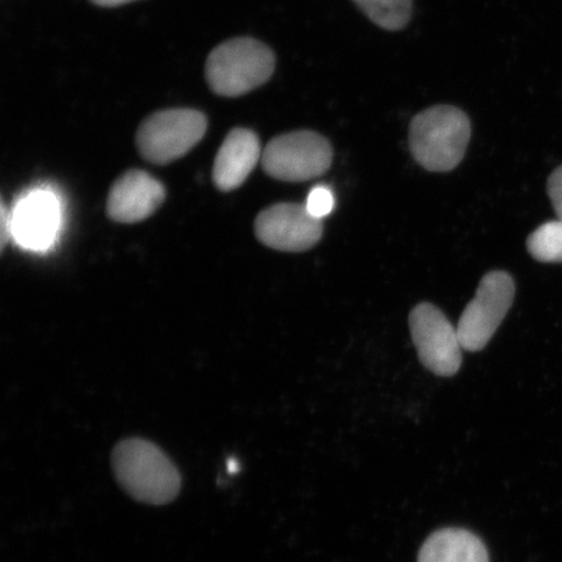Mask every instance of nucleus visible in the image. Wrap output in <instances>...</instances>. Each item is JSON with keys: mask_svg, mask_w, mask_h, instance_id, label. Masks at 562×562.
<instances>
[{"mask_svg": "<svg viewBox=\"0 0 562 562\" xmlns=\"http://www.w3.org/2000/svg\"><path fill=\"white\" fill-rule=\"evenodd\" d=\"M255 231L259 241L280 251H305L319 243L323 224L299 203H278L257 216Z\"/></svg>", "mask_w": 562, "mask_h": 562, "instance_id": "6e6552de", "label": "nucleus"}, {"mask_svg": "<svg viewBox=\"0 0 562 562\" xmlns=\"http://www.w3.org/2000/svg\"><path fill=\"white\" fill-rule=\"evenodd\" d=\"M470 136L472 125L465 112L453 105H434L413 119L411 151L425 170L449 172L465 157Z\"/></svg>", "mask_w": 562, "mask_h": 562, "instance_id": "f03ea898", "label": "nucleus"}, {"mask_svg": "<svg viewBox=\"0 0 562 562\" xmlns=\"http://www.w3.org/2000/svg\"><path fill=\"white\" fill-rule=\"evenodd\" d=\"M515 294V281L507 272H490L482 279L457 327L463 350L480 351L487 346L507 316Z\"/></svg>", "mask_w": 562, "mask_h": 562, "instance_id": "423d86ee", "label": "nucleus"}, {"mask_svg": "<svg viewBox=\"0 0 562 562\" xmlns=\"http://www.w3.org/2000/svg\"><path fill=\"white\" fill-rule=\"evenodd\" d=\"M207 131L202 112L191 109L158 111L139 125L136 143L140 156L154 165L184 157Z\"/></svg>", "mask_w": 562, "mask_h": 562, "instance_id": "20e7f679", "label": "nucleus"}, {"mask_svg": "<svg viewBox=\"0 0 562 562\" xmlns=\"http://www.w3.org/2000/svg\"><path fill=\"white\" fill-rule=\"evenodd\" d=\"M261 159V145L255 132L245 128L231 131L214 161L216 188L222 192L240 188Z\"/></svg>", "mask_w": 562, "mask_h": 562, "instance_id": "9b49d317", "label": "nucleus"}, {"mask_svg": "<svg viewBox=\"0 0 562 562\" xmlns=\"http://www.w3.org/2000/svg\"><path fill=\"white\" fill-rule=\"evenodd\" d=\"M11 217L12 237L20 245L27 249H46L59 228V203L50 192H34L19 202Z\"/></svg>", "mask_w": 562, "mask_h": 562, "instance_id": "9d476101", "label": "nucleus"}, {"mask_svg": "<svg viewBox=\"0 0 562 562\" xmlns=\"http://www.w3.org/2000/svg\"><path fill=\"white\" fill-rule=\"evenodd\" d=\"M97 5L101 7H117L133 2V0H91Z\"/></svg>", "mask_w": 562, "mask_h": 562, "instance_id": "a211bd4d", "label": "nucleus"}, {"mask_svg": "<svg viewBox=\"0 0 562 562\" xmlns=\"http://www.w3.org/2000/svg\"><path fill=\"white\" fill-rule=\"evenodd\" d=\"M409 326L414 346L424 367L439 376H453L462 363L459 333L438 307L420 304L413 308Z\"/></svg>", "mask_w": 562, "mask_h": 562, "instance_id": "0eeeda50", "label": "nucleus"}, {"mask_svg": "<svg viewBox=\"0 0 562 562\" xmlns=\"http://www.w3.org/2000/svg\"><path fill=\"white\" fill-rule=\"evenodd\" d=\"M237 469H238L237 463L235 461L231 460L229 463H228V472L229 473H235V472H237Z\"/></svg>", "mask_w": 562, "mask_h": 562, "instance_id": "6ab92c4d", "label": "nucleus"}, {"mask_svg": "<svg viewBox=\"0 0 562 562\" xmlns=\"http://www.w3.org/2000/svg\"><path fill=\"white\" fill-rule=\"evenodd\" d=\"M112 469L121 486L140 503L164 505L179 495L178 468L151 441L126 439L112 452Z\"/></svg>", "mask_w": 562, "mask_h": 562, "instance_id": "f257e3e1", "label": "nucleus"}, {"mask_svg": "<svg viewBox=\"0 0 562 562\" xmlns=\"http://www.w3.org/2000/svg\"><path fill=\"white\" fill-rule=\"evenodd\" d=\"M165 200L166 189L160 181L145 171L131 170L112 184L108 214L117 223H138L156 213Z\"/></svg>", "mask_w": 562, "mask_h": 562, "instance_id": "1a4fd4ad", "label": "nucleus"}, {"mask_svg": "<svg viewBox=\"0 0 562 562\" xmlns=\"http://www.w3.org/2000/svg\"><path fill=\"white\" fill-rule=\"evenodd\" d=\"M548 195H550L554 213L559 221H562V166L550 176L547 186Z\"/></svg>", "mask_w": 562, "mask_h": 562, "instance_id": "dca6fc26", "label": "nucleus"}, {"mask_svg": "<svg viewBox=\"0 0 562 562\" xmlns=\"http://www.w3.org/2000/svg\"><path fill=\"white\" fill-rule=\"evenodd\" d=\"M372 23L385 31H400L409 23L413 0H353Z\"/></svg>", "mask_w": 562, "mask_h": 562, "instance_id": "ddd939ff", "label": "nucleus"}, {"mask_svg": "<svg viewBox=\"0 0 562 562\" xmlns=\"http://www.w3.org/2000/svg\"><path fill=\"white\" fill-rule=\"evenodd\" d=\"M276 69L271 48L255 38H235L214 48L206 61V80L217 95L238 97L262 87Z\"/></svg>", "mask_w": 562, "mask_h": 562, "instance_id": "7ed1b4c3", "label": "nucleus"}, {"mask_svg": "<svg viewBox=\"0 0 562 562\" xmlns=\"http://www.w3.org/2000/svg\"><path fill=\"white\" fill-rule=\"evenodd\" d=\"M306 209L316 220H323L327 215L333 213L335 207V195L331 189L327 187H315L311 193H308L306 201Z\"/></svg>", "mask_w": 562, "mask_h": 562, "instance_id": "2eb2a0df", "label": "nucleus"}, {"mask_svg": "<svg viewBox=\"0 0 562 562\" xmlns=\"http://www.w3.org/2000/svg\"><path fill=\"white\" fill-rule=\"evenodd\" d=\"M333 147L312 131L285 133L272 138L262 151V167L273 179L307 181L325 175L333 165Z\"/></svg>", "mask_w": 562, "mask_h": 562, "instance_id": "39448f33", "label": "nucleus"}, {"mask_svg": "<svg viewBox=\"0 0 562 562\" xmlns=\"http://www.w3.org/2000/svg\"><path fill=\"white\" fill-rule=\"evenodd\" d=\"M0 223H2V227H0V243H2V249L5 248L7 243L11 240L12 237V217L11 213L7 211L4 203L2 205V215H0Z\"/></svg>", "mask_w": 562, "mask_h": 562, "instance_id": "f3484780", "label": "nucleus"}, {"mask_svg": "<svg viewBox=\"0 0 562 562\" xmlns=\"http://www.w3.org/2000/svg\"><path fill=\"white\" fill-rule=\"evenodd\" d=\"M418 562H490L487 547L463 529L435 531L422 546Z\"/></svg>", "mask_w": 562, "mask_h": 562, "instance_id": "f8f14e48", "label": "nucleus"}, {"mask_svg": "<svg viewBox=\"0 0 562 562\" xmlns=\"http://www.w3.org/2000/svg\"><path fill=\"white\" fill-rule=\"evenodd\" d=\"M527 250L539 262L562 263V221L548 222L533 231Z\"/></svg>", "mask_w": 562, "mask_h": 562, "instance_id": "4468645a", "label": "nucleus"}]
</instances>
